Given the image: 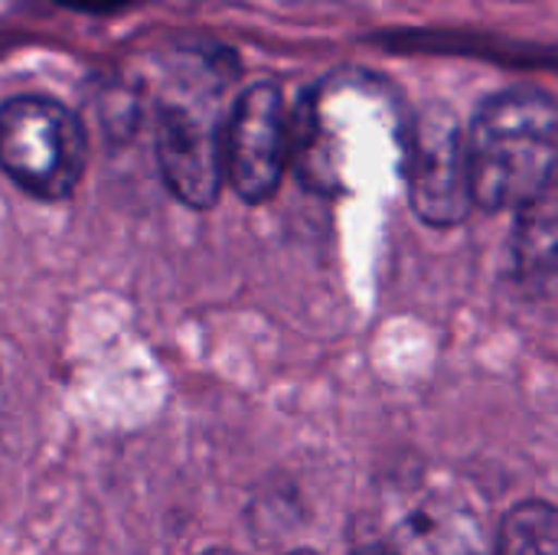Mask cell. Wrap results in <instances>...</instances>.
<instances>
[{
  "label": "cell",
  "instance_id": "3",
  "mask_svg": "<svg viewBox=\"0 0 558 555\" xmlns=\"http://www.w3.org/2000/svg\"><path fill=\"white\" fill-rule=\"evenodd\" d=\"M0 167L20 190L39 200H65L85 170V134L78 118L65 105L39 95L3 101Z\"/></svg>",
  "mask_w": 558,
  "mask_h": 555
},
{
  "label": "cell",
  "instance_id": "7",
  "mask_svg": "<svg viewBox=\"0 0 558 555\" xmlns=\"http://www.w3.org/2000/svg\"><path fill=\"white\" fill-rule=\"evenodd\" d=\"M513 258L520 272L533 278L558 272V177L539 196L517 209Z\"/></svg>",
  "mask_w": 558,
  "mask_h": 555
},
{
  "label": "cell",
  "instance_id": "10",
  "mask_svg": "<svg viewBox=\"0 0 558 555\" xmlns=\"http://www.w3.org/2000/svg\"><path fill=\"white\" fill-rule=\"evenodd\" d=\"M356 555H396L392 550H363V553H356Z\"/></svg>",
  "mask_w": 558,
  "mask_h": 555
},
{
  "label": "cell",
  "instance_id": "12",
  "mask_svg": "<svg viewBox=\"0 0 558 555\" xmlns=\"http://www.w3.org/2000/svg\"><path fill=\"white\" fill-rule=\"evenodd\" d=\"M291 555H314V553H291Z\"/></svg>",
  "mask_w": 558,
  "mask_h": 555
},
{
  "label": "cell",
  "instance_id": "11",
  "mask_svg": "<svg viewBox=\"0 0 558 555\" xmlns=\"http://www.w3.org/2000/svg\"><path fill=\"white\" fill-rule=\"evenodd\" d=\"M203 555H235V553H203Z\"/></svg>",
  "mask_w": 558,
  "mask_h": 555
},
{
  "label": "cell",
  "instance_id": "5",
  "mask_svg": "<svg viewBox=\"0 0 558 555\" xmlns=\"http://www.w3.org/2000/svg\"><path fill=\"white\" fill-rule=\"evenodd\" d=\"M291 160V121L281 88L258 82L242 92L222 137V170L245 203H265Z\"/></svg>",
  "mask_w": 558,
  "mask_h": 555
},
{
  "label": "cell",
  "instance_id": "6",
  "mask_svg": "<svg viewBox=\"0 0 558 555\" xmlns=\"http://www.w3.org/2000/svg\"><path fill=\"white\" fill-rule=\"evenodd\" d=\"M157 164L177 200L193 209L213 206L226 177L213 108L183 98L163 101L157 111Z\"/></svg>",
  "mask_w": 558,
  "mask_h": 555
},
{
  "label": "cell",
  "instance_id": "2",
  "mask_svg": "<svg viewBox=\"0 0 558 555\" xmlns=\"http://www.w3.org/2000/svg\"><path fill=\"white\" fill-rule=\"evenodd\" d=\"M405 134L399 105L379 79L340 72L304 98L298 124H291V154L311 183L340 186L360 160L405 154Z\"/></svg>",
  "mask_w": 558,
  "mask_h": 555
},
{
  "label": "cell",
  "instance_id": "4",
  "mask_svg": "<svg viewBox=\"0 0 558 555\" xmlns=\"http://www.w3.org/2000/svg\"><path fill=\"white\" fill-rule=\"evenodd\" d=\"M405 183L418 219L448 229L458 226L471 206L468 134L448 105H425L405 134Z\"/></svg>",
  "mask_w": 558,
  "mask_h": 555
},
{
  "label": "cell",
  "instance_id": "9",
  "mask_svg": "<svg viewBox=\"0 0 558 555\" xmlns=\"http://www.w3.org/2000/svg\"><path fill=\"white\" fill-rule=\"evenodd\" d=\"M59 3L69 10H82V13H111V10H121L128 0H59Z\"/></svg>",
  "mask_w": 558,
  "mask_h": 555
},
{
  "label": "cell",
  "instance_id": "8",
  "mask_svg": "<svg viewBox=\"0 0 558 555\" xmlns=\"http://www.w3.org/2000/svg\"><path fill=\"white\" fill-rule=\"evenodd\" d=\"M497 555H558V510L549 504H520L500 527Z\"/></svg>",
  "mask_w": 558,
  "mask_h": 555
},
{
  "label": "cell",
  "instance_id": "1",
  "mask_svg": "<svg viewBox=\"0 0 558 555\" xmlns=\"http://www.w3.org/2000/svg\"><path fill=\"white\" fill-rule=\"evenodd\" d=\"M464 134L474 206L520 209L558 177V105L539 88L490 95Z\"/></svg>",
  "mask_w": 558,
  "mask_h": 555
}]
</instances>
